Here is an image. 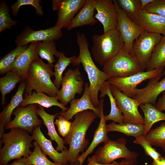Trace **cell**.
I'll list each match as a JSON object with an SVG mask.
<instances>
[{
    "label": "cell",
    "mask_w": 165,
    "mask_h": 165,
    "mask_svg": "<svg viewBox=\"0 0 165 165\" xmlns=\"http://www.w3.org/2000/svg\"><path fill=\"white\" fill-rule=\"evenodd\" d=\"M76 37L79 53L77 57L72 60L71 64L73 66H78L80 64H82L89 82L91 101L95 107L99 108L98 94L100 89L104 82L110 77L99 69L95 64L89 51V42L85 34L78 32L76 34Z\"/></svg>",
    "instance_id": "cell-1"
},
{
    "label": "cell",
    "mask_w": 165,
    "mask_h": 165,
    "mask_svg": "<svg viewBox=\"0 0 165 165\" xmlns=\"http://www.w3.org/2000/svg\"><path fill=\"white\" fill-rule=\"evenodd\" d=\"M46 64L39 57L31 64L24 80L26 84L25 94L30 95L35 90L52 97H56L59 90L55 86L51 78L54 76L52 67Z\"/></svg>",
    "instance_id": "cell-4"
},
{
    "label": "cell",
    "mask_w": 165,
    "mask_h": 165,
    "mask_svg": "<svg viewBox=\"0 0 165 165\" xmlns=\"http://www.w3.org/2000/svg\"><path fill=\"white\" fill-rule=\"evenodd\" d=\"M32 136L40 146L43 153L52 159L54 163L65 165L68 163V149L59 152L53 147L51 141L48 139L42 133L40 126L36 127L33 131Z\"/></svg>",
    "instance_id": "cell-18"
},
{
    "label": "cell",
    "mask_w": 165,
    "mask_h": 165,
    "mask_svg": "<svg viewBox=\"0 0 165 165\" xmlns=\"http://www.w3.org/2000/svg\"><path fill=\"white\" fill-rule=\"evenodd\" d=\"M0 140V165H6L11 160L24 157L31 154L30 148L33 145L32 135L29 133L19 128H13L9 132L4 133Z\"/></svg>",
    "instance_id": "cell-3"
},
{
    "label": "cell",
    "mask_w": 165,
    "mask_h": 165,
    "mask_svg": "<svg viewBox=\"0 0 165 165\" xmlns=\"http://www.w3.org/2000/svg\"><path fill=\"white\" fill-rule=\"evenodd\" d=\"M85 2L86 0H61L57 10V19L54 26L60 30L67 29Z\"/></svg>",
    "instance_id": "cell-17"
},
{
    "label": "cell",
    "mask_w": 165,
    "mask_h": 165,
    "mask_svg": "<svg viewBox=\"0 0 165 165\" xmlns=\"http://www.w3.org/2000/svg\"><path fill=\"white\" fill-rule=\"evenodd\" d=\"M88 163L86 165H118V162L115 161L111 163L108 164H104L99 163L96 161L95 156L94 155L91 157H89L87 160Z\"/></svg>",
    "instance_id": "cell-44"
},
{
    "label": "cell",
    "mask_w": 165,
    "mask_h": 165,
    "mask_svg": "<svg viewBox=\"0 0 165 165\" xmlns=\"http://www.w3.org/2000/svg\"><path fill=\"white\" fill-rule=\"evenodd\" d=\"M72 123L70 131L64 139L65 144L69 146L68 162L72 164L77 160L79 153L84 152L89 144L86 138L91 124L98 116L93 111L86 110L76 114Z\"/></svg>",
    "instance_id": "cell-2"
},
{
    "label": "cell",
    "mask_w": 165,
    "mask_h": 165,
    "mask_svg": "<svg viewBox=\"0 0 165 165\" xmlns=\"http://www.w3.org/2000/svg\"><path fill=\"white\" fill-rule=\"evenodd\" d=\"M57 117L58 119H56L54 124L57 127L59 134L62 137L65 138L70 130L72 122L58 114Z\"/></svg>",
    "instance_id": "cell-42"
},
{
    "label": "cell",
    "mask_w": 165,
    "mask_h": 165,
    "mask_svg": "<svg viewBox=\"0 0 165 165\" xmlns=\"http://www.w3.org/2000/svg\"><path fill=\"white\" fill-rule=\"evenodd\" d=\"M99 91L101 93L100 98H104L105 95H107L110 101L111 110L109 114L104 116L105 121L112 120L115 123H123V115L117 106L116 99L111 93L110 85L107 81L103 84Z\"/></svg>",
    "instance_id": "cell-28"
},
{
    "label": "cell",
    "mask_w": 165,
    "mask_h": 165,
    "mask_svg": "<svg viewBox=\"0 0 165 165\" xmlns=\"http://www.w3.org/2000/svg\"><path fill=\"white\" fill-rule=\"evenodd\" d=\"M154 0H140L141 4V10L149 4L152 3Z\"/></svg>",
    "instance_id": "cell-48"
},
{
    "label": "cell",
    "mask_w": 165,
    "mask_h": 165,
    "mask_svg": "<svg viewBox=\"0 0 165 165\" xmlns=\"http://www.w3.org/2000/svg\"><path fill=\"white\" fill-rule=\"evenodd\" d=\"M139 107L144 115V136H145L154 123L161 121L165 120V114L150 103L141 104Z\"/></svg>",
    "instance_id": "cell-27"
},
{
    "label": "cell",
    "mask_w": 165,
    "mask_h": 165,
    "mask_svg": "<svg viewBox=\"0 0 165 165\" xmlns=\"http://www.w3.org/2000/svg\"><path fill=\"white\" fill-rule=\"evenodd\" d=\"M23 80L21 76L15 70H12L0 78V91L2 97L1 104L4 107L6 103L5 96L15 87L17 83Z\"/></svg>",
    "instance_id": "cell-30"
},
{
    "label": "cell",
    "mask_w": 165,
    "mask_h": 165,
    "mask_svg": "<svg viewBox=\"0 0 165 165\" xmlns=\"http://www.w3.org/2000/svg\"><path fill=\"white\" fill-rule=\"evenodd\" d=\"M145 136L152 146L160 147L165 152V122L151 129Z\"/></svg>",
    "instance_id": "cell-34"
},
{
    "label": "cell",
    "mask_w": 165,
    "mask_h": 165,
    "mask_svg": "<svg viewBox=\"0 0 165 165\" xmlns=\"http://www.w3.org/2000/svg\"><path fill=\"white\" fill-rule=\"evenodd\" d=\"M38 42H33L18 56L11 67L24 80L29 69L34 60L38 56L36 51Z\"/></svg>",
    "instance_id": "cell-22"
},
{
    "label": "cell",
    "mask_w": 165,
    "mask_h": 165,
    "mask_svg": "<svg viewBox=\"0 0 165 165\" xmlns=\"http://www.w3.org/2000/svg\"><path fill=\"white\" fill-rule=\"evenodd\" d=\"M28 46H16L0 60V74L3 75L11 71V67L18 56Z\"/></svg>",
    "instance_id": "cell-36"
},
{
    "label": "cell",
    "mask_w": 165,
    "mask_h": 165,
    "mask_svg": "<svg viewBox=\"0 0 165 165\" xmlns=\"http://www.w3.org/2000/svg\"><path fill=\"white\" fill-rule=\"evenodd\" d=\"M70 103V106L68 110L65 112L62 111L58 114L68 121L72 119L76 114L86 110L93 111L100 117V108L95 107L91 101L90 87L87 82L85 84L84 90L81 97L79 99L75 98Z\"/></svg>",
    "instance_id": "cell-16"
},
{
    "label": "cell",
    "mask_w": 165,
    "mask_h": 165,
    "mask_svg": "<svg viewBox=\"0 0 165 165\" xmlns=\"http://www.w3.org/2000/svg\"><path fill=\"white\" fill-rule=\"evenodd\" d=\"M125 138H120L116 140H109L100 147L94 155L97 162L108 164L112 163L119 158H136L138 153L129 150L126 145Z\"/></svg>",
    "instance_id": "cell-7"
},
{
    "label": "cell",
    "mask_w": 165,
    "mask_h": 165,
    "mask_svg": "<svg viewBox=\"0 0 165 165\" xmlns=\"http://www.w3.org/2000/svg\"><path fill=\"white\" fill-rule=\"evenodd\" d=\"M108 132L116 131L121 132L128 136L135 138L144 134V125L134 123H123L116 124L113 121L106 125Z\"/></svg>",
    "instance_id": "cell-29"
},
{
    "label": "cell",
    "mask_w": 165,
    "mask_h": 165,
    "mask_svg": "<svg viewBox=\"0 0 165 165\" xmlns=\"http://www.w3.org/2000/svg\"><path fill=\"white\" fill-rule=\"evenodd\" d=\"M96 2V0H86L82 7L71 21L68 30L95 24L98 21L94 16Z\"/></svg>",
    "instance_id": "cell-23"
},
{
    "label": "cell",
    "mask_w": 165,
    "mask_h": 165,
    "mask_svg": "<svg viewBox=\"0 0 165 165\" xmlns=\"http://www.w3.org/2000/svg\"><path fill=\"white\" fill-rule=\"evenodd\" d=\"M32 165V164H29V165Z\"/></svg>",
    "instance_id": "cell-51"
},
{
    "label": "cell",
    "mask_w": 165,
    "mask_h": 165,
    "mask_svg": "<svg viewBox=\"0 0 165 165\" xmlns=\"http://www.w3.org/2000/svg\"><path fill=\"white\" fill-rule=\"evenodd\" d=\"M138 163L137 158L124 159L118 162V165H137Z\"/></svg>",
    "instance_id": "cell-45"
},
{
    "label": "cell",
    "mask_w": 165,
    "mask_h": 165,
    "mask_svg": "<svg viewBox=\"0 0 165 165\" xmlns=\"http://www.w3.org/2000/svg\"><path fill=\"white\" fill-rule=\"evenodd\" d=\"M151 165H165V158L161 156L156 160L153 161L151 163Z\"/></svg>",
    "instance_id": "cell-47"
},
{
    "label": "cell",
    "mask_w": 165,
    "mask_h": 165,
    "mask_svg": "<svg viewBox=\"0 0 165 165\" xmlns=\"http://www.w3.org/2000/svg\"><path fill=\"white\" fill-rule=\"evenodd\" d=\"M113 1L118 15L116 29L119 32L124 43L123 49L133 55V42L144 30L127 16L118 5L116 0Z\"/></svg>",
    "instance_id": "cell-13"
},
{
    "label": "cell",
    "mask_w": 165,
    "mask_h": 165,
    "mask_svg": "<svg viewBox=\"0 0 165 165\" xmlns=\"http://www.w3.org/2000/svg\"><path fill=\"white\" fill-rule=\"evenodd\" d=\"M61 30L54 26L44 30H34L30 27L26 26L16 37L15 41L16 46H26L33 42L55 41L62 36Z\"/></svg>",
    "instance_id": "cell-14"
},
{
    "label": "cell",
    "mask_w": 165,
    "mask_h": 165,
    "mask_svg": "<svg viewBox=\"0 0 165 165\" xmlns=\"http://www.w3.org/2000/svg\"><path fill=\"white\" fill-rule=\"evenodd\" d=\"M104 98L99 100V108L101 111L100 121L97 128L95 130L93 139L89 147L86 151L79 156L77 160L79 162V165H83L86 158L94 150L100 143L108 141V132L106 128V124L103 112Z\"/></svg>",
    "instance_id": "cell-21"
},
{
    "label": "cell",
    "mask_w": 165,
    "mask_h": 165,
    "mask_svg": "<svg viewBox=\"0 0 165 165\" xmlns=\"http://www.w3.org/2000/svg\"><path fill=\"white\" fill-rule=\"evenodd\" d=\"M84 84L79 67L75 69L69 68L62 77L61 87L56 97L60 103L65 106L75 98L76 94H82Z\"/></svg>",
    "instance_id": "cell-10"
},
{
    "label": "cell",
    "mask_w": 165,
    "mask_h": 165,
    "mask_svg": "<svg viewBox=\"0 0 165 165\" xmlns=\"http://www.w3.org/2000/svg\"><path fill=\"white\" fill-rule=\"evenodd\" d=\"M165 67V36H162L151 55L146 71Z\"/></svg>",
    "instance_id": "cell-32"
},
{
    "label": "cell",
    "mask_w": 165,
    "mask_h": 165,
    "mask_svg": "<svg viewBox=\"0 0 165 165\" xmlns=\"http://www.w3.org/2000/svg\"><path fill=\"white\" fill-rule=\"evenodd\" d=\"M76 57L74 55L68 57L65 56L63 52H59L58 60L53 66L54 69V76L55 77L53 83L58 90L61 85L63 72L69 65L71 64L72 60Z\"/></svg>",
    "instance_id": "cell-33"
},
{
    "label": "cell",
    "mask_w": 165,
    "mask_h": 165,
    "mask_svg": "<svg viewBox=\"0 0 165 165\" xmlns=\"http://www.w3.org/2000/svg\"><path fill=\"white\" fill-rule=\"evenodd\" d=\"M155 107L161 111H165V91L163 92V94L158 99L156 103Z\"/></svg>",
    "instance_id": "cell-43"
},
{
    "label": "cell",
    "mask_w": 165,
    "mask_h": 165,
    "mask_svg": "<svg viewBox=\"0 0 165 165\" xmlns=\"http://www.w3.org/2000/svg\"><path fill=\"white\" fill-rule=\"evenodd\" d=\"M26 84L24 80L21 81L18 90L12 96L7 105L4 107L0 113V138L1 139L4 133L5 127L11 121V117L14 110L19 105L23 100V94L24 92Z\"/></svg>",
    "instance_id": "cell-24"
},
{
    "label": "cell",
    "mask_w": 165,
    "mask_h": 165,
    "mask_svg": "<svg viewBox=\"0 0 165 165\" xmlns=\"http://www.w3.org/2000/svg\"><path fill=\"white\" fill-rule=\"evenodd\" d=\"M65 165H72V164H68H68H65Z\"/></svg>",
    "instance_id": "cell-50"
},
{
    "label": "cell",
    "mask_w": 165,
    "mask_h": 165,
    "mask_svg": "<svg viewBox=\"0 0 165 165\" xmlns=\"http://www.w3.org/2000/svg\"><path fill=\"white\" fill-rule=\"evenodd\" d=\"M37 113L42 118L43 123L47 128V135L51 141H54L57 143L56 150L58 152H61L67 149L64 145L65 144L64 140L58 134L55 127L54 119L58 113L55 115L49 114L45 111L43 107L39 105H38Z\"/></svg>",
    "instance_id": "cell-26"
},
{
    "label": "cell",
    "mask_w": 165,
    "mask_h": 165,
    "mask_svg": "<svg viewBox=\"0 0 165 165\" xmlns=\"http://www.w3.org/2000/svg\"><path fill=\"white\" fill-rule=\"evenodd\" d=\"M160 77L149 80L147 86L141 89H135V95L133 98L139 104L150 103L155 105L157 97L162 93L165 91V77L158 81Z\"/></svg>",
    "instance_id": "cell-19"
},
{
    "label": "cell",
    "mask_w": 165,
    "mask_h": 165,
    "mask_svg": "<svg viewBox=\"0 0 165 165\" xmlns=\"http://www.w3.org/2000/svg\"><path fill=\"white\" fill-rule=\"evenodd\" d=\"M164 68L143 71L124 77H111L107 81L123 94L133 98L135 95V89L137 86L143 81L161 77L165 74Z\"/></svg>",
    "instance_id": "cell-8"
},
{
    "label": "cell",
    "mask_w": 165,
    "mask_h": 165,
    "mask_svg": "<svg viewBox=\"0 0 165 165\" xmlns=\"http://www.w3.org/2000/svg\"><path fill=\"white\" fill-rule=\"evenodd\" d=\"M162 36L144 31L134 42L133 55L143 71L147 68L152 53Z\"/></svg>",
    "instance_id": "cell-9"
},
{
    "label": "cell",
    "mask_w": 165,
    "mask_h": 165,
    "mask_svg": "<svg viewBox=\"0 0 165 165\" xmlns=\"http://www.w3.org/2000/svg\"><path fill=\"white\" fill-rule=\"evenodd\" d=\"M58 100L57 97L50 96L44 93H37L34 91L31 94H25L20 105L26 107L31 104H36L47 108L55 106L60 108L63 112L68 110V108L64 106Z\"/></svg>",
    "instance_id": "cell-25"
},
{
    "label": "cell",
    "mask_w": 165,
    "mask_h": 165,
    "mask_svg": "<svg viewBox=\"0 0 165 165\" xmlns=\"http://www.w3.org/2000/svg\"><path fill=\"white\" fill-rule=\"evenodd\" d=\"M34 148L29 157L27 158L29 164L32 165H62L52 162L49 160L42 152L41 149L36 141L33 143Z\"/></svg>",
    "instance_id": "cell-37"
},
{
    "label": "cell",
    "mask_w": 165,
    "mask_h": 165,
    "mask_svg": "<svg viewBox=\"0 0 165 165\" xmlns=\"http://www.w3.org/2000/svg\"><path fill=\"white\" fill-rule=\"evenodd\" d=\"M142 10L165 18V0H154Z\"/></svg>",
    "instance_id": "cell-41"
},
{
    "label": "cell",
    "mask_w": 165,
    "mask_h": 165,
    "mask_svg": "<svg viewBox=\"0 0 165 165\" xmlns=\"http://www.w3.org/2000/svg\"><path fill=\"white\" fill-rule=\"evenodd\" d=\"M144 31L165 36V18L141 10L134 22Z\"/></svg>",
    "instance_id": "cell-20"
},
{
    "label": "cell",
    "mask_w": 165,
    "mask_h": 165,
    "mask_svg": "<svg viewBox=\"0 0 165 165\" xmlns=\"http://www.w3.org/2000/svg\"><path fill=\"white\" fill-rule=\"evenodd\" d=\"M110 89L116 99L117 106L123 115V123L144 124V118L138 110L140 104L138 101L124 94L110 85Z\"/></svg>",
    "instance_id": "cell-12"
},
{
    "label": "cell",
    "mask_w": 165,
    "mask_h": 165,
    "mask_svg": "<svg viewBox=\"0 0 165 165\" xmlns=\"http://www.w3.org/2000/svg\"><path fill=\"white\" fill-rule=\"evenodd\" d=\"M27 158L23 157L21 158L16 159L10 164H7L6 165H28Z\"/></svg>",
    "instance_id": "cell-46"
},
{
    "label": "cell",
    "mask_w": 165,
    "mask_h": 165,
    "mask_svg": "<svg viewBox=\"0 0 165 165\" xmlns=\"http://www.w3.org/2000/svg\"><path fill=\"white\" fill-rule=\"evenodd\" d=\"M36 51L41 59L47 61L52 66L55 62L54 56L58 58L59 54L54 41L51 40L38 42Z\"/></svg>",
    "instance_id": "cell-31"
},
{
    "label": "cell",
    "mask_w": 165,
    "mask_h": 165,
    "mask_svg": "<svg viewBox=\"0 0 165 165\" xmlns=\"http://www.w3.org/2000/svg\"><path fill=\"white\" fill-rule=\"evenodd\" d=\"M42 1L40 0H18L11 6L12 13L14 16L17 15L20 7L23 6L30 5L34 7L36 11V14L42 16L44 12L40 3Z\"/></svg>",
    "instance_id": "cell-40"
},
{
    "label": "cell",
    "mask_w": 165,
    "mask_h": 165,
    "mask_svg": "<svg viewBox=\"0 0 165 165\" xmlns=\"http://www.w3.org/2000/svg\"><path fill=\"white\" fill-rule=\"evenodd\" d=\"M118 5L131 21L134 22L141 10L140 0H116Z\"/></svg>",
    "instance_id": "cell-35"
},
{
    "label": "cell",
    "mask_w": 165,
    "mask_h": 165,
    "mask_svg": "<svg viewBox=\"0 0 165 165\" xmlns=\"http://www.w3.org/2000/svg\"><path fill=\"white\" fill-rule=\"evenodd\" d=\"M102 71L111 77H124L143 71L134 57L121 50L103 66Z\"/></svg>",
    "instance_id": "cell-6"
},
{
    "label": "cell",
    "mask_w": 165,
    "mask_h": 165,
    "mask_svg": "<svg viewBox=\"0 0 165 165\" xmlns=\"http://www.w3.org/2000/svg\"><path fill=\"white\" fill-rule=\"evenodd\" d=\"M135 138L133 142L141 145L143 148L145 154L152 158L153 161L157 160L162 156L155 148L152 147L145 136L141 135Z\"/></svg>",
    "instance_id": "cell-39"
},
{
    "label": "cell",
    "mask_w": 165,
    "mask_h": 165,
    "mask_svg": "<svg viewBox=\"0 0 165 165\" xmlns=\"http://www.w3.org/2000/svg\"><path fill=\"white\" fill-rule=\"evenodd\" d=\"M91 52L94 60L103 66L124 47V43L116 29L109 31L101 35L92 36Z\"/></svg>",
    "instance_id": "cell-5"
},
{
    "label": "cell",
    "mask_w": 165,
    "mask_h": 165,
    "mask_svg": "<svg viewBox=\"0 0 165 165\" xmlns=\"http://www.w3.org/2000/svg\"><path fill=\"white\" fill-rule=\"evenodd\" d=\"M60 2L61 0L52 1V8L53 10H58Z\"/></svg>",
    "instance_id": "cell-49"
},
{
    "label": "cell",
    "mask_w": 165,
    "mask_h": 165,
    "mask_svg": "<svg viewBox=\"0 0 165 165\" xmlns=\"http://www.w3.org/2000/svg\"><path fill=\"white\" fill-rule=\"evenodd\" d=\"M95 18L102 24L104 33L116 29L118 15L113 0H96Z\"/></svg>",
    "instance_id": "cell-15"
},
{
    "label": "cell",
    "mask_w": 165,
    "mask_h": 165,
    "mask_svg": "<svg viewBox=\"0 0 165 165\" xmlns=\"http://www.w3.org/2000/svg\"><path fill=\"white\" fill-rule=\"evenodd\" d=\"M37 108L38 105L36 104L26 107L19 105L13 112L14 118L6 125L5 129L19 128L32 134L35 128L40 126L42 123V121L37 116Z\"/></svg>",
    "instance_id": "cell-11"
},
{
    "label": "cell",
    "mask_w": 165,
    "mask_h": 165,
    "mask_svg": "<svg viewBox=\"0 0 165 165\" xmlns=\"http://www.w3.org/2000/svg\"><path fill=\"white\" fill-rule=\"evenodd\" d=\"M9 8L6 2L3 0L0 3V33L12 27L18 23L17 20H13L10 17Z\"/></svg>",
    "instance_id": "cell-38"
}]
</instances>
